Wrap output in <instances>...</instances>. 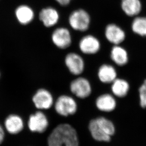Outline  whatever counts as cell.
Instances as JSON below:
<instances>
[{"instance_id": "cell-1", "label": "cell", "mask_w": 146, "mask_h": 146, "mask_svg": "<svg viewBox=\"0 0 146 146\" xmlns=\"http://www.w3.org/2000/svg\"><path fill=\"white\" fill-rule=\"evenodd\" d=\"M48 146H79L76 130L68 124H61L55 128L48 139Z\"/></svg>"}, {"instance_id": "cell-2", "label": "cell", "mask_w": 146, "mask_h": 146, "mask_svg": "<svg viewBox=\"0 0 146 146\" xmlns=\"http://www.w3.org/2000/svg\"><path fill=\"white\" fill-rule=\"evenodd\" d=\"M90 22L91 16L84 9H76L69 15V24L73 29L77 31L83 32L88 30Z\"/></svg>"}, {"instance_id": "cell-3", "label": "cell", "mask_w": 146, "mask_h": 146, "mask_svg": "<svg viewBox=\"0 0 146 146\" xmlns=\"http://www.w3.org/2000/svg\"><path fill=\"white\" fill-rule=\"evenodd\" d=\"M55 111L62 116H68L73 115L77 110L76 101L72 97L63 95L57 100L55 104Z\"/></svg>"}, {"instance_id": "cell-4", "label": "cell", "mask_w": 146, "mask_h": 146, "mask_svg": "<svg viewBox=\"0 0 146 146\" xmlns=\"http://www.w3.org/2000/svg\"><path fill=\"white\" fill-rule=\"evenodd\" d=\"M70 91L79 98L84 99L89 96L92 88L90 82L84 77H78L72 82L70 85Z\"/></svg>"}, {"instance_id": "cell-5", "label": "cell", "mask_w": 146, "mask_h": 146, "mask_svg": "<svg viewBox=\"0 0 146 146\" xmlns=\"http://www.w3.org/2000/svg\"><path fill=\"white\" fill-rule=\"evenodd\" d=\"M65 63L70 73L74 75L79 76L84 71V60L77 53H70L67 55L65 57Z\"/></svg>"}, {"instance_id": "cell-6", "label": "cell", "mask_w": 146, "mask_h": 146, "mask_svg": "<svg viewBox=\"0 0 146 146\" xmlns=\"http://www.w3.org/2000/svg\"><path fill=\"white\" fill-rule=\"evenodd\" d=\"M100 47L99 40L91 35L84 36L79 43V48L81 52L87 55L96 54L99 51Z\"/></svg>"}, {"instance_id": "cell-7", "label": "cell", "mask_w": 146, "mask_h": 146, "mask_svg": "<svg viewBox=\"0 0 146 146\" xmlns=\"http://www.w3.org/2000/svg\"><path fill=\"white\" fill-rule=\"evenodd\" d=\"M52 39L54 44L61 49L68 48L72 44L70 32L66 28H57L54 30L52 33Z\"/></svg>"}, {"instance_id": "cell-8", "label": "cell", "mask_w": 146, "mask_h": 146, "mask_svg": "<svg viewBox=\"0 0 146 146\" xmlns=\"http://www.w3.org/2000/svg\"><path fill=\"white\" fill-rule=\"evenodd\" d=\"M48 126V121L44 113L37 112L30 116L28 122L29 130L32 132L43 133L46 131Z\"/></svg>"}, {"instance_id": "cell-9", "label": "cell", "mask_w": 146, "mask_h": 146, "mask_svg": "<svg viewBox=\"0 0 146 146\" xmlns=\"http://www.w3.org/2000/svg\"><path fill=\"white\" fill-rule=\"evenodd\" d=\"M105 36L108 41L114 45H119L125 39L124 30L115 24H110L105 29Z\"/></svg>"}, {"instance_id": "cell-10", "label": "cell", "mask_w": 146, "mask_h": 146, "mask_svg": "<svg viewBox=\"0 0 146 146\" xmlns=\"http://www.w3.org/2000/svg\"><path fill=\"white\" fill-rule=\"evenodd\" d=\"M33 101L38 109H48L52 106L53 98L49 91L41 89L38 90L33 96Z\"/></svg>"}, {"instance_id": "cell-11", "label": "cell", "mask_w": 146, "mask_h": 146, "mask_svg": "<svg viewBox=\"0 0 146 146\" xmlns=\"http://www.w3.org/2000/svg\"><path fill=\"white\" fill-rule=\"evenodd\" d=\"M120 6L123 13L129 17L137 16L142 11L141 0H121Z\"/></svg>"}, {"instance_id": "cell-12", "label": "cell", "mask_w": 146, "mask_h": 146, "mask_svg": "<svg viewBox=\"0 0 146 146\" xmlns=\"http://www.w3.org/2000/svg\"><path fill=\"white\" fill-rule=\"evenodd\" d=\"M98 74L99 80L104 84L112 83L117 78V72L115 68L108 64L102 65L98 69Z\"/></svg>"}, {"instance_id": "cell-13", "label": "cell", "mask_w": 146, "mask_h": 146, "mask_svg": "<svg viewBox=\"0 0 146 146\" xmlns=\"http://www.w3.org/2000/svg\"><path fill=\"white\" fill-rule=\"evenodd\" d=\"M39 19L46 27L54 26L58 22L59 14L53 8H47L42 10L39 14Z\"/></svg>"}, {"instance_id": "cell-14", "label": "cell", "mask_w": 146, "mask_h": 146, "mask_svg": "<svg viewBox=\"0 0 146 146\" xmlns=\"http://www.w3.org/2000/svg\"><path fill=\"white\" fill-rule=\"evenodd\" d=\"M96 104L99 110L110 112L115 108L116 102L112 95L110 94H104L97 98Z\"/></svg>"}, {"instance_id": "cell-15", "label": "cell", "mask_w": 146, "mask_h": 146, "mask_svg": "<svg viewBox=\"0 0 146 146\" xmlns=\"http://www.w3.org/2000/svg\"><path fill=\"white\" fill-rule=\"evenodd\" d=\"M111 58L114 63L119 66H123L128 62L127 51L119 45H114L111 51Z\"/></svg>"}, {"instance_id": "cell-16", "label": "cell", "mask_w": 146, "mask_h": 146, "mask_svg": "<svg viewBox=\"0 0 146 146\" xmlns=\"http://www.w3.org/2000/svg\"><path fill=\"white\" fill-rule=\"evenodd\" d=\"M5 126L10 133L16 134L23 130V122L19 116L17 115H11L6 119Z\"/></svg>"}, {"instance_id": "cell-17", "label": "cell", "mask_w": 146, "mask_h": 146, "mask_svg": "<svg viewBox=\"0 0 146 146\" xmlns=\"http://www.w3.org/2000/svg\"><path fill=\"white\" fill-rule=\"evenodd\" d=\"M88 128L91 136L96 141L104 142H109L110 141L111 136L106 133L101 128L96 119L90 121Z\"/></svg>"}, {"instance_id": "cell-18", "label": "cell", "mask_w": 146, "mask_h": 146, "mask_svg": "<svg viewBox=\"0 0 146 146\" xmlns=\"http://www.w3.org/2000/svg\"><path fill=\"white\" fill-rule=\"evenodd\" d=\"M111 84L112 92L116 96L121 98L127 95L130 89V85L127 81L117 78Z\"/></svg>"}, {"instance_id": "cell-19", "label": "cell", "mask_w": 146, "mask_h": 146, "mask_svg": "<svg viewBox=\"0 0 146 146\" xmlns=\"http://www.w3.org/2000/svg\"><path fill=\"white\" fill-rule=\"evenodd\" d=\"M16 16L19 23L26 25L33 20L34 14L31 8L27 6L22 5L17 9Z\"/></svg>"}, {"instance_id": "cell-20", "label": "cell", "mask_w": 146, "mask_h": 146, "mask_svg": "<svg viewBox=\"0 0 146 146\" xmlns=\"http://www.w3.org/2000/svg\"><path fill=\"white\" fill-rule=\"evenodd\" d=\"M131 29L137 34L146 37V17L139 15L135 17L132 21Z\"/></svg>"}, {"instance_id": "cell-21", "label": "cell", "mask_w": 146, "mask_h": 146, "mask_svg": "<svg viewBox=\"0 0 146 146\" xmlns=\"http://www.w3.org/2000/svg\"><path fill=\"white\" fill-rule=\"evenodd\" d=\"M98 125L106 133L112 136L115 133V127L112 121L104 117H98L96 119Z\"/></svg>"}, {"instance_id": "cell-22", "label": "cell", "mask_w": 146, "mask_h": 146, "mask_svg": "<svg viewBox=\"0 0 146 146\" xmlns=\"http://www.w3.org/2000/svg\"><path fill=\"white\" fill-rule=\"evenodd\" d=\"M140 105L143 108H146V79L139 88Z\"/></svg>"}, {"instance_id": "cell-23", "label": "cell", "mask_w": 146, "mask_h": 146, "mask_svg": "<svg viewBox=\"0 0 146 146\" xmlns=\"http://www.w3.org/2000/svg\"><path fill=\"white\" fill-rule=\"evenodd\" d=\"M57 3L62 6L69 5L72 0H55Z\"/></svg>"}, {"instance_id": "cell-24", "label": "cell", "mask_w": 146, "mask_h": 146, "mask_svg": "<svg viewBox=\"0 0 146 146\" xmlns=\"http://www.w3.org/2000/svg\"><path fill=\"white\" fill-rule=\"evenodd\" d=\"M4 138V131L3 128L0 125V144L3 142Z\"/></svg>"}]
</instances>
